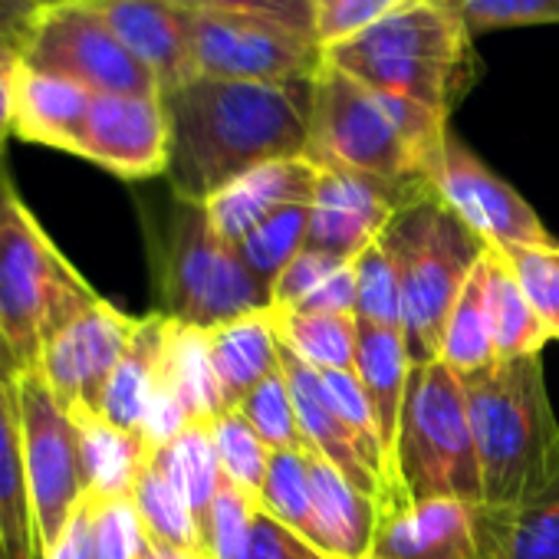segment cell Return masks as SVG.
<instances>
[{
	"mask_svg": "<svg viewBox=\"0 0 559 559\" xmlns=\"http://www.w3.org/2000/svg\"><path fill=\"white\" fill-rule=\"evenodd\" d=\"M307 471L313 490V513L320 546L330 559H372L379 503L353 487L320 451L307 448Z\"/></svg>",
	"mask_w": 559,
	"mask_h": 559,
	"instance_id": "cell-21",
	"label": "cell"
},
{
	"mask_svg": "<svg viewBox=\"0 0 559 559\" xmlns=\"http://www.w3.org/2000/svg\"><path fill=\"white\" fill-rule=\"evenodd\" d=\"M207 346L227 412L240 408V402L280 369V340L270 310L207 330Z\"/></svg>",
	"mask_w": 559,
	"mask_h": 559,
	"instance_id": "cell-25",
	"label": "cell"
},
{
	"mask_svg": "<svg viewBox=\"0 0 559 559\" xmlns=\"http://www.w3.org/2000/svg\"><path fill=\"white\" fill-rule=\"evenodd\" d=\"M24 70V50L0 44V158L4 145L14 135V112H17V80Z\"/></svg>",
	"mask_w": 559,
	"mask_h": 559,
	"instance_id": "cell-47",
	"label": "cell"
},
{
	"mask_svg": "<svg viewBox=\"0 0 559 559\" xmlns=\"http://www.w3.org/2000/svg\"><path fill=\"white\" fill-rule=\"evenodd\" d=\"M158 313L194 330H217L273 307L270 287L217 234L207 207L181 198L168 211L158 247Z\"/></svg>",
	"mask_w": 559,
	"mask_h": 559,
	"instance_id": "cell-8",
	"label": "cell"
},
{
	"mask_svg": "<svg viewBox=\"0 0 559 559\" xmlns=\"http://www.w3.org/2000/svg\"><path fill=\"white\" fill-rule=\"evenodd\" d=\"M438 4H444L471 37L503 27L559 24V0H438Z\"/></svg>",
	"mask_w": 559,
	"mask_h": 559,
	"instance_id": "cell-42",
	"label": "cell"
},
{
	"mask_svg": "<svg viewBox=\"0 0 559 559\" xmlns=\"http://www.w3.org/2000/svg\"><path fill=\"white\" fill-rule=\"evenodd\" d=\"M132 503H135L152 543H165V546H178V549H207L191 507L185 503L178 487L168 480V474L158 467L155 454L135 480Z\"/></svg>",
	"mask_w": 559,
	"mask_h": 559,
	"instance_id": "cell-34",
	"label": "cell"
},
{
	"mask_svg": "<svg viewBox=\"0 0 559 559\" xmlns=\"http://www.w3.org/2000/svg\"><path fill=\"white\" fill-rule=\"evenodd\" d=\"M326 63L379 93L451 116L471 80V34L438 0H412L330 47Z\"/></svg>",
	"mask_w": 559,
	"mask_h": 559,
	"instance_id": "cell-6",
	"label": "cell"
},
{
	"mask_svg": "<svg viewBox=\"0 0 559 559\" xmlns=\"http://www.w3.org/2000/svg\"><path fill=\"white\" fill-rule=\"evenodd\" d=\"M171 320V317H168ZM165 382L191 415V421H214L224 405V392L211 362L207 330L185 326L171 320L168 326V346H165Z\"/></svg>",
	"mask_w": 559,
	"mask_h": 559,
	"instance_id": "cell-30",
	"label": "cell"
},
{
	"mask_svg": "<svg viewBox=\"0 0 559 559\" xmlns=\"http://www.w3.org/2000/svg\"><path fill=\"white\" fill-rule=\"evenodd\" d=\"M253 431L260 435V441L270 451H290V448H304L307 438L300 431V418H297V405L287 385L284 369H276L273 376H266L237 408Z\"/></svg>",
	"mask_w": 559,
	"mask_h": 559,
	"instance_id": "cell-38",
	"label": "cell"
},
{
	"mask_svg": "<svg viewBox=\"0 0 559 559\" xmlns=\"http://www.w3.org/2000/svg\"><path fill=\"white\" fill-rule=\"evenodd\" d=\"M310 204H290L284 211H276L263 224H257L250 234H243L234 247L247 260V266L263 280L266 287H273V280L284 270L304 247H307V227H310Z\"/></svg>",
	"mask_w": 559,
	"mask_h": 559,
	"instance_id": "cell-35",
	"label": "cell"
},
{
	"mask_svg": "<svg viewBox=\"0 0 559 559\" xmlns=\"http://www.w3.org/2000/svg\"><path fill=\"white\" fill-rule=\"evenodd\" d=\"M448 116L379 93L323 60L313 80L307 158L392 185H421L448 142Z\"/></svg>",
	"mask_w": 559,
	"mask_h": 559,
	"instance_id": "cell-2",
	"label": "cell"
},
{
	"mask_svg": "<svg viewBox=\"0 0 559 559\" xmlns=\"http://www.w3.org/2000/svg\"><path fill=\"white\" fill-rule=\"evenodd\" d=\"M44 559H96V536H93V497L80 503L70 526L63 530L60 543Z\"/></svg>",
	"mask_w": 559,
	"mask_h": 559,
	"instance_id": "cell-48",
	"label": "cell"
},
{
	"mask_svg": "<svg viewBox=\"0 0 559 559\" xmlns=\"http://www.w3.org/2000/svg\"><path fill=\"white\" fill-rule=\"evenodd\" d=\"M353 266H356V320L385 330H405L399 273L385 247L376 240L353 260Z\"/></svg>",
	"mask_w": 559,
	"mask_h": 559,
	"instance_id": "cell-37",
	"label": "cell"
},
{
	"mask_svg": "<svg viewBox=\"0 0 559 559\" xmlns=\"http://www.w3.org/2000/svg\"><path fill=\"white\" fill-rule=\"evenodd\" d=\"M549 340H559V243H530V247H497Z\"/></svg>",
	"mask_w": 559,
	"mask_h": 559,
	"instance_id": "cell-39",
	"label": "cell"
},
{
	"mask_svg": "<svg viewBox=\"0 0 559 559\" xmlns=\"http://www.w3.org/2000/svg\"><path fill=\"white\" fill-rule=\"evenodd\" d=\"M155 461L168 474V480L178 487L185 503L191 507V513L201 526V536H204L211 507L224 484V471H221L214 438H211V421L188 425L175 441H168L165 448L155 451Z\"/></svg>",
	"mask_w": 559,
	"mask_h": 559,
	"instance_id": "cell-31",
	"label": "cell"
},
{
	"mask_svg": "<svg viewBox=\"0 0 559 559\" xmlns=\"http://www.w3.org/2000/svg\"><path fill=\"white\" fill-rule=\"evenodd\" d=\"M307 448H290V451H273L270 454V467H266V480L260 490V507L280 520L284 526H290L294 533H300L307 543H313L320 552V526H317V513H313V490H310V471H307ZM326 556V552H323Z\"/></svg>",
	"mask_w": 559,
	"mask_h": 559,
	"instance_id": "cell-33",
	"label": "cell"
},
{
	"mask_svg": "<svg viewBox=\"0 0 559 559\" xmlns=\"http://www.w3.org/2000/svg\"><path fill=\"white\" fill-rule=\"evenodd\" d=\"M243 559H330V556H323L313 543H307L300 533H294L290 526L273 520L260 507V513L253 520V536H250V546H247Z\"/></svg>",
	"mask_w": 559,
	"mask_h": 559,
	"instance_id": "cell-46",
	"label": "cell"
},
{
	"mask_svg": "<svg viewBox=\"0 0 559 559\" xmlns=\"http://www.w3.org/2000/svg\"><path fill=\"white\" fill-rule=\"evenodd\" d=\"M379 243L399 273L402 333L412 366L438 362L444 323L490 243H484L431 185H421L392 214Z\"/></svg>",
	"mask_w": 559,
	"mask_h": 559,
	"instance_id": "cell-5",
	"label": "cell"
},
{
	"mask_svg": "<svg viewBox=\"0 0 559 559\" xmlns=\"http://www.w3.org/2000/svg\"><path fill=\"white\" fill-rule=\"evenodd\" d=\"M76 158L126 181H145L168 168V116L162 96L96 93L80 132Z\"/></svg>",
	"mask_w": 559,
	"mask_h": 559,
	"instance_id": "cell-14",
	"label": "cell"
},
{
	"mask_svg": "<svg viewBox=\"0 0 559 559\" xmlns=\"http://www.w3.org/2000/svg\"><path fill=\"white\" fill-rule=\"evenodd\" d=\"M317 185H320V165H313L307 155L284 158V162H270V165L247 171L243 178L217 191L204 207L217 234L237 243L243 234H250L257 224H263L276 211L313 201Z\"/></svg>",
	"mask_w": 559,
	"mask_h": 559,
	"instance_id": "cell-18",
	"label": "cell"
},
{
	"mask_svg": "<svg viewBox=\"0 0 559 559\" xmlns=\"http://www.w3.org/2000/svg\"><path fill=\"white\" fill-rule=\"evenodd\" d=\"M438 359L461 379L497 362L490 320H487V266H484V260L471 273V280L464 284V290L444 323Z\"/></svg>",
	"mask_w": 559,
	"mask_h": 559,
	"instance_id": "cell-32",
	"label": "cell"
},
{
	"mask_svg": "<svg viewBox=\"0 0 559 559\" xmlns=\"http://www.w3.org/2000/svg\"><path fill=\"white\" fill-rule=\"evenodd\" d=\"M480 559H559V484L520 507H477Z\"/></svg>",
	"mask_w": 559,
	"mask_h": 559,
	"instance_id": "cell-24",
	"label": "cell"
},
{
	"mask_svg": "<svg viewBox=\"0 0 559 559\" xmlns=\"http://www.w3.org/2000/svg\"><path fill=\"white\" fill-rule=\"evenodd\" d=\"M280 369H284V376H287V385H290L297 418H300V431H304L307 444L313 451H320L353 487H359L362 493H369L379 503L382 500V484L366 467L356 438L349 435V428L333 412V405H330V399L323 392L320 372L310 369L304 359H297L284 346H280Z\"/></svg>",
	"mask_w": 559,
	"mask_h": 559,
	"instance_id": "cell-20",
	"label": "cell"
},
{
	"mask_svg": "<svg viewBox=\"0 0 559 559\" xmlns=\"http://www.w3.org/2000/svg\"><path fill=\"white\" fill-rule=\"evenodd\" d=\"M188 14L198 76L237 83H313L323 70V47L287 24L217 11Z\"/></svg>",
	"mask_w": 559,
	"mask_h": 559,
	"instance_id": "cell-10",
	"label": "cell"
},
{
	"mask_svg": "<svg viewBox=\"0 0 559 559\" xmlns=\"http://www.w3.org/2000/svg\"><path fill=\"white\" fill-rule=\"evenodd\" d=\"M24 421V471L31 490L37 559H44L86 500L83 441L70 408L50 392L37 369L17 372Z\"/></svg>",
	"mask_w": 559,
	"mask_h": 559,
	"instance_id": "cell-9",
	"label": "cell"
},
{
	"mask_svg": "<svg viewBox=\"0 0 559 559\" xmlns=\"http://www.w3.org/2000/svg\"><path fill=\"white\" fill-rule=\"evenodd\" d=\"M438 497L484 503L464 382L441 359L412 366L395 441V497L389 503Z\"/></svg>",
	"mask_w": 559,
	"mask_h": 559,
	"instance_id": "cell-7",
	"label": "cell"
},
{
	"mask_svg": "<svg viewBox=\"0 0 559 559\" xmlns=\"http://www.w3.org/2000/svg\"><path fill=\"white\" fill-rule=\"evenodd\" d=\"M260 513V500L250 497L247 490L234 487L230 480L221 484V493L211 507L207 526H204V546L214 559H243L250 536H253V520Z\"/></svg>",
	"mask_w": 559,
	"mask_h": 559,
	"instance_id": "cell-40",
	"label": "cell"
},
{
	"mask_svg": "<svg viewBox=\"0 0 559 559\" xmlns=\"http://www.w3.org/2000/svg\"><path fill=\"white\" fill-rule=\"evenodd\" d=\"M96 93L86 86L34 70L24 63L17 80V112H14V135L44 148L70 152L80 148V132Z\"/></svg>",
	"mask_w": 559,
	"mask_h": 559,
	"instance_id": "cell-22",
	"label": "cell"
},
{
	"mask_svg": "<svg viewBox=\"0 0 559 559\" xmlns=\"http://www.w3.org/2000/svg\"><path fill=\"white\" fill-rule=\"evenodd\" d=\"M148 559H214L207 549H178V546H165V543H152Z\"/></svg>",
	"mask_w": 559,
	"mask_h": 559,
	"instance_id": "cell-50",
	"label": "cell"
},
{
	"mask_svg": "<svg viewBox=\"0 0 559 559\" xmlns=\"http://www.w3.org/2000/svg\"><path fill=\"white\" fill-rule=\"evenodd\" d=\"M484 266H487V320H490L497 359L539 356L543 346L549 343V333L539 323L536 310L530 307L526 294L520 290L507 257L497 247H487Z\"/></svg>",
	"mask_w": 559,
	"mask_h": 559,
	"instance_id": "cell-28",
	"label": "cell"
},
{
	"mask_svg": "<svg viewBox=\"0 0 559 559\" xmlns=\"http://www.w3.org/2000/svg\"><path fill=\"white\" fill-rule=\"evenodd\" d=\"M24 63L73 80L90 93L162 96L158 80L122 47L96 4L44 11L24 44Z\"/></svg>",
	"mask_w": 559,
	"mask_h": 559,
	"instance_id": "cell-11",
	"label": "cell"
},
{
	"mask_svg": "<svg viewBox=\"0 0 559 559\" xmlns=\"http://www.w3.org/2000/svg\"><path fill=\"white\" fill-rule=\"evenodd\" d=\"M99 294L63 257L0 165V346L17 369H37L44 346Z\"/></svg>",
	"mask_w": 559,
	"mask_h": 559,
	"instance_id": "cell-4",
	"label": "cell"
},
{
	"mask_svg": "<svg viewBox=\"0 0 559 559\" xmlns=\"http://www.w3.org/2000/svg\"><path fill=\"white\" fill-rule=\"evenodd\" d=\"M188 11H217V14H250L287 24L317 40V14L313 0H175Z\"/></svg>",
	"mask_w": 559,
	"mask_h": 559,
	"instance_id": "cell-45",
	"label": "cell"
},
{
	"mask_svg": "<svg viewBox=\"0 0 559 559\" xmlns=\"http://www.w3.org/2000/svg\"><path fill=\"white\" fill-rule=\"evenodd\" d=\"M0 559H8V549H4V539H0Z\"/></svg>",
	"mask_w": 559,
	"mask_h": 559,
	"instance_id": "cell-52",
	"label": "cell"
},
{
	"mask_svg": "<svg viewBox=\"0 0 559 559\" xmlns=\"http://www.w3.org/2000/svg\"><path fill=\"white\" fill-rule=\"evenodd\" d=\"M139 320L112 307L109 300H96L76 320H70L40 353L37 372L50 385V392L76 415V412H103V399L116 366L122 362Z\"/></svg>",
	"mask_w": 559,
	"mask_h": 559,
	"instance_id": "cell-12",
	"label": "cell"
},
{
	"mask_svg": "<svg viewBox=\"0 0 559 559\" xmlns=\"http://www.w3.org/2000/svg\"><path fill=\"white\" fill-rule=\"evenodd\" d=\"M405 4H412V0H313L317 44L326 53L330 47L353 40L356 34L385 21L389 14H395Z\"/></svg>",
	"mask_w": 559,
	"mask_h": 559,
	"instance_id": "cell-43",
	"label": "cell"
},
{
	"mask_svg": "<svg viewBox=\"0 0 559 559\" xmlns=\"http://www.w3.org/2000/svg\"><path fill=\"white\" fill-rule=\"evenodd\" d=\"M40 14L44 11L34 4V0H0V44L24 50Z\"/></svg>",
	"mask_w": 559,
	"mask_h": 559,
	"instance_id": "cell-49",
	"label": "cell"
},
{
	"mask_svg": "<svg viewBox=\"0 0 559 559\" xmlns=\"http://www.w3.org/2000/svg\"><path fill=\"white\" fill-rule=\"evenodd\" d=\"M73 415V412H70ZM83 441V471L93 497H132L139 474L152 461V448L142 435L122 431L96 412H76Z\"/></svg>",
	"mask_w": 559,
	"mask_h": 559,
	"instance_id": "cell-27",
	"label": "cell"
},
{
	"mask_svg": "<svg viewBox=\"0 0 559 559\" xmlns=\"http://www.w3.org/2000/svg\"><path fill=\"white\" fill-rule=\"evenodd\" d=\"M474 510L451 497L379 507L372 559H480Z\"/></svg>",
	"mask_w": 559,
	"mask_h": 559,
	"instance_id": "cell-16",
	"label": "cell"
},
{
	"mask_svg": "<svg viewBox=\"0 0 559 559\" xmlns=\"http://www.w3.org/2000/svg\"><path fill=\"white\" fill-rule=\"evenodd\" d=\"M211 438H214V451H217L224 480H230L234 487H240L260 500L273 451L260 441L253 425L237 408H230L211 421Z\"/></svg>",
	"mask_w": 559,
	"mask_h": 559,
	"instance_id": "cell-36",
	"label": "cell"
},
{
	"mask_svg": "<svg viewBox=\"0 0 559 559\" xmlns=\"http://www.w3.org/2000/svg\"><path fill=\"white\" fill-rule=\"evenodd\" d=\"M356 376L366 389V399L376 412L382 441L389 448L395 467V441L402 425V405L412 376V356L402 330H385L372 323H359V349H356Z\"/></svg>",
	"mask_w": 559,
	"mask_h": 559,
	"instance_id": "cell-26",
	"label": "cell"
},
{
	"mask_svg": "<svg viewBox=\"0 0 559 559\" xmlns=\"http://www.w3.org/2000/svg\"><path fill=\"white\" fill-rule=\"evenodd\" d=\"M428 185L490 247L552 243L536 211L503 178H497L454 132L444 142Z\"/></svg>",
	"mask_w": 559,
	"mask_h": 559,
	"instance_id": "cell-13",
	"label": "cell"
},
{
	"mask_svg": "<svg viewBox=\"0 0 559 559\" xmlns=\"http://www.w3.org/2000/svg\"><path fill=\"white\" fill-rule=\"evenodd\" d=\"M96 8L122 47L158 80L162 93L198 76L188 8L175 0H99Z\"/></svg>",
	"mask_w": 559,
	"mask_h": 559,
	"instance_id": "cell-17",
	"label": "cell"
},
{
	"mask_svg": "<svg viewBox=\"0 0 559 559\" xmlns=\"http://www.w3.org/2000/svg\"><path fill=\"white\" fill-rule=\"evenodd\" d=\"M484 507H520L559 484V421L539 356L497 359L464 376Z\"/></svg>",
	"mask_w": 559,
	"mask_h": 559,
	"instance_id": "cell-3",
	"label": "cell"
},
{
	"mask_svg": "<svg viewBox=\"0 0 559 559\" xmlns=\"http://www.w3.org/2000/svg\"><path fill=\"white\" fill-rule=\"evenodd\" d=\"M93 536L96 559H148L152 552L132 497H93Z\"/></svg>",
	"mask_w": 559,
	"mask_h": 559,
	"instance_id": "cell-41",
	"label": "cell"
},
{
	"mask_svg": "<svg viewBox=\"0 0 559 559\" xmlns=\"http://www.w3.org/2000/svg\"><path fill=\"white\" fill-rule=\"evenodd\" d=\"M273 330L284 349L304 359L317 372H356L359 349V320L333 313H300L273 310Z\"/></svg>",
	"mask_w": 559,
	"mask_h": 559,
	"instance_id": "cell-29",
	"label": "cell"
},
{
	"mask_svg": "<svg viewBox=\"0 0 559 559\" xmlns=\"http://www.w3.org/2000/svg\"><path fill=\"white\" fill-rule=\"evenodd\" d=\"M40 11H53V8H70V4H99V0H34Z\"/></svg>",
	"mask_w": 559,
	"mask_h": 559,
	"instance_id": "cell-51",
	"label": "cell"
},
{
	"mask_svg": "<svg viewBox=\"0 0 559 559\" xmlns=\"http://www.w3.org/2000/svg\"><path fill=\"white\" fill-rule=\"evenodd\" d=\"M421 185H392L359 171L320 168V185L310 204L307 247L343 260H356L366 247H372L382 237L392 214Z\"/></svg>",
	"mask_w": 559,
	"mask_h": 559,
	"instance_id": "cell-15",
	"label": "cell"
},
{
	"mask_svg": "<svg viewBox=\"0 0 559 559\" xmlns=\"http://www.w3.org/2000/svg\"><path fill=\"white\" fill-rule=\"evenodd\" d=\"M168 326H171V320L165 313L142 317L122 362L116 366V372L109 379L99 415L122 431L142 435L145 412H148V405L162 385V376H165Z\"/></svg>",
	"mask_w": 559,
	"mask_h": 559,
	"instance_id": "cell-23",
	"label": "cell"
},
{
	"mask_svg": "<svg viewBox=\"0 0 559 559\" xmlns=\"http://www.w3.org/2000/svg\"><path fill=\"white\" fill-rule=\"evenodd\" d=\"M171 194L207 204L247 171L307 155L313 83H237L194 76L162 93Z\"/></svg>",
	"mask_w": 559,
	"mask_h": 559,
	"instance_id": "cell-1",
	"label": "cell"
},
{
	"mask_svg": "<svg viewBox=\"0 0 559 559\" xmlns=\"http://www.w3.org/2000/svg\"><path fill=\"white\" fill-rule=\"evenodd\" d=\"M17 366L0 346V539L8 559H37L31 490L24 471V421Z\"/></svg>",
	"mask_w": 559,
	"mask_h": 559,
	"instance_id": "cell-19",
	"label": "cell"
},
{
	"mask_svg": "<svg viewBox=\"0 0 559 559\" xmlns=\"http://www.w3.org/2000/svg\"><path fill=\"white\" fill-rule=\"evenodd\" d=\"M343 263H349V260L304 247L284 270H280V276L273 280V287H270L273 310H294V307H300L323 284V280L333 276Z\"/></svg>",
	"mask_w": 559,
	"mask_h": 559,
	"instance_id": "cell-44",
	"label": "cell"
}]
</instances>
